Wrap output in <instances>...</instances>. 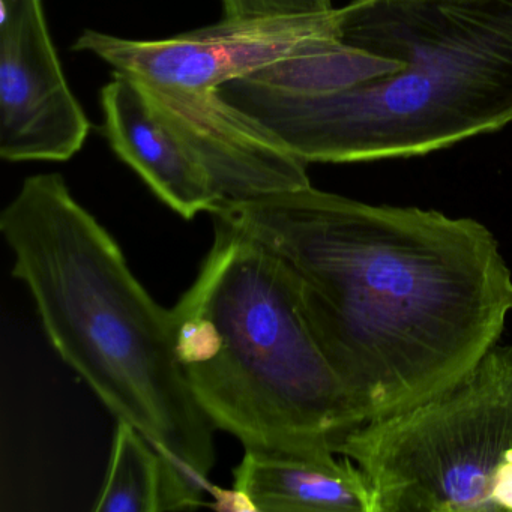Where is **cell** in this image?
Returning <instances> with one entry per match:
<instances>
[{
    "label": "cell",
    "mask_w": 512,
    "mask_h": 512,
    "mask_svg": "<svg viewBox=\"0 0 512 512\" xmlns=\"http://www.w3.org/2000/svg\"><path fill=\"white\" fill-rule=\"evenodd\" d=\"M224 19L316 16L334 10L331 0H221Z\"/></svg>",
    "instance_id": "cell-12"
},
{
    "label": "cell",
    "mask_w": 512,
    "mask_h": 512,
    "mask_svg": "<svg viewBox=\"0 0 512 512\" xmlns=\"http://www.w3.org/2000/svg\"><path fill=\"white\" fill-rule=\"evenodd\" d=\"M325 35H335L334 10L316 16L223 19L164 40H128L88 29L73 49L92 53L115 71L152 85L217 91Z\"/></svg>",
    "instance_id": "cell-6"
},
{
    "label": "cell",
    "mask_w": 512,
    "mask_h": 512,
    "mask_svg": "<svg viewBox=\"0 0 512 512\" xmlns=\"http://www.w3.org/2000/svg\"><path fill=\"white\" fill-rule=\"evenodd\" d=\"M206 488L145 434L118 421L95 512H160L205 505Z\"/></svg>",
    "instance_id": "cell-10"
},
{
    "label": "cell",
    "mask_w": 512,
    "mask_h": 512,
    "mask_svg": "<svg viewBox=\"0 0 512 512\" xmlns=\"http://www.w3.org/2000/svg\"><path fill=\"white\" fill-rule=\"evenodd\" d=\"M400 70L397 62L341 43L335 35L311 38L295 53L245 80L296 95H326Z\"/></svg>",
    "instance_id": "cell-11"
},
{
    "label": "cell",
    "mask_w": 512,
    "mask_h": 512,
    "mask_svg": "<svg viewBox=\"0 0 512 512\" xmlns=\"http://www.w3.org/2000/svg\"><path fill=\"white\" fill-rule=\"evenodd\" d=\"M212 218L211 250L172 308L176 356L197 403L245 449L337 454L364 421L292 274L253 236Z\"/></svg>",
    "instance_id": "cell-4"
},
{
    "label": "cell",
    "mask_w": 512,
    "mask_h": 512,
    "mask_svg": "<svg viewBox=\"0 0 512 512\" xmlns=\"http://www.w3.org/2000/svg\"><path fill=\"white\" fill-rule=\"evenodd\" d=\"M337 455L361 470L374 512L512 511V347L494 344L445 391L350 431Z\"/></svg>",
    "instance_id": "cell-5"
},
{
    "label": "cell",
    "mask_w": 512,
    "mask_h": 512,
    "mask_svg": "<svg viewBox=\"0 0 512 512\" xmlns=\"http://www.w3.org/2000/svg\"><path fill=\"white\" fill-rule=\"evenodd\" d=\"M334 23L400 70L335 94L239 79L218 95L307 164L418 157L511 124L512 0H353Z\"/></svg>",
    "instance_id": "cell-2"
},
{
    "label": "cell",
    "mask_w": 512,
    "mask_h": 512,
    "mask_svg": "<svg viewBox=\"0 0 512 512\" xmlns=\"http://www.w3.org/2000/svg\"><path fill=\"white\" fill-rule=\"evenodd\" d=\"M110 148L176 214L193 220L221 206L214 179L139 80L115 71L101 89Z\"/></svg>",
    "instance_id": "cell-8"
},
{
    "label": "cell",
    "mask_w": 512,
    "mask_h": 512,
    "mask_svg": "<svg viewBox=\"0 0 512 512\" xmlns=\"http://www.w3.org/2000/svg\"><path fill=\"white\" fill-rule=\"evenodd\" d=\"M91 131L71 91L43 0H0V157L10 163L76 157Z\"/></svg>",
    "instance_id": "cell-7"
},
{
    "label": "cell",
    "mask_w": 512,
    "mask_h": 512,
    "mask_svg": "<svg viewBox=\"0 0 512 512\" xmlns=\"http://www.w3.org/2000/svg\"><path fill=\"white\" fill-rule=\"evenodd\" d=\"M0 232L58 355L118 421L209 491L214 424L176 356L172 310L134 277L118 242L58 173L23 182L0 215Z\"/></svg>",
    "instance_id": "cell-3"
},
{
    "label": "cell",
    "mask_w": 512,
    "mask_h": 512,
    "mask_svg": "<svg viewBox=\"0 0 512 512\" xmlns=\"http://www.w3.org/2000/svg\"><path fill=\"white\" fill-rule=\"evenodd\" d=\"M335 455L245 449L233 488L254 512H374L361 470Z\"/></svg>",
    "instance_id": "cell-9"
},
{
    "label": "cell",
    "mask_w": 512,
    "mask_h": 512,
    "mask_svg": "<svg viewBox=\"0 0 512 512\" xmlns=\"http://www.w3.org/2000/svg\"><path fill=\"white\" fill-rule=\"evenodd\" d=\"M211 215L289 269L364 424L466 376L512 311L511 271L493 233L472 218L367 205L313 185L226 203Z\"/></svg>",
    "instance_id": "cell-1"
}]
</instances>
